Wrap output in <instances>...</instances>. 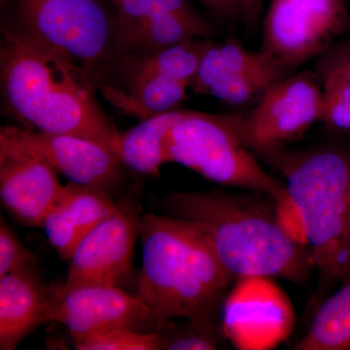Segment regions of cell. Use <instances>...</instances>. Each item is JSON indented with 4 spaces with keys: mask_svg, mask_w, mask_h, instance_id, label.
Instances as JSON below:
<instances>
[{
    "mask_svg": "<svg viewBox=\"0 0 350 350\" xmlns=\"http://www.w3.org/2000/svg\"><path fill=\"white\" fill-rule=\"evenodd\" d=\"M282 204L264 193L211 190L169 193L158 208L194 223L234 280L278 278L300 284L314 265L305 241L283 223Z\"/></svg>",
    "mask_w": 350,
    "mask_h": 350,
    "instance_id": "cell-1",
    "label": "cell"
},
{
    "mask_svg": "<svg viewBox=\"0 0 350 350\" xmlns=\"http://www.w3.org/2000/svg\"><path fill=\"white\" fill-rule=\"evenodd\" d=\"M0 80L6 111L25 128L87 138L117 155L120 133L98 103L94 83L75 64L5 29Z\"/></svg>",
    "mask_w": 350,
    "mask_h": 350,
    "instance_id": "cell-2",
    "label": "cell"
},
{
    "mask_svg": "<svg viewBox=\"0 0 350 350\" xmlns=\"http://www.w3.org/2000/svg\"><path fill=\"white\" fill-rule=\"evenodd\" d=\"M139 239L137 295L155 315L158 332L179 317L218 322L219 308L236 280L218 261L204 232L185 219L145 213Z\"/></svg>",
    "mask_w": 350,
    "mask_h": 350,
    "instance_id": "cell-3",
    "label": "cell"
},
{
    "mask_svg": "<svg viewBox=\"0 0 350 350\" xmlns=\"http://www.w3.org/2000/svg\"><path fill=\"white\" fill-rule=\"evenodd\" d=\"M282 175L324 284L350 275V149L286 148L258 157Z\"/></svg>",
    "mask_w": 350,
    "mask_h": 350,
    "instance_id": "cell-4",
    "label": "cell"
},
{
    "mask_svg": "<svg viewBox=\"0 0 350 350\" xmlns=\"http://www.w3.org/2000/svg\"><path fill=\"white\" fill-rule=\"evenodd\" d=\"M13 31L84 71L96 90L117 56L118 13L105 0H18Z\"/></svg>",
    "mask_w": 350,
    "mask_h": 350,
    "instance_id": "cell-5",
    "label": "cell"
},
{
    "mask_svg": "<svg viewBox=\"0 0 350 350\" xmlns=\"http://www.w3.org/2000/svg\"><path fill=\"white\" fill-rule=\"evenodd\" d=\"M165 163H176L224 187L264 193L287 202L283 181L271 176L239 139L232 113L188 110L165 135Z\"/></svg>",
    "mask_w": 350,
    "mask_h": 350,
    "instance_id": "cell-6",
    "label": "cell"
},
{
    "mask_svg": "<svg viewBox=\"0 0 350 350\" xmlns=\"http://www.w3.org/2000/svg\"><path fill=\"white\" fill-rule=\"evenodd\" d=\"M213 42L196 38L160 49L118 54L98 91L122 112L140 120L180 108Z\"/></svg>",
    "mask_w": 350,
    "mask_h": 350,
    "instance_id": "cell-7",
    "label": "cell"
},
{
    "mask_svg": "<svg viewBox=\"0 0 350 350\" xmlns=\"http://www.w3.org/2000/svg\"><path fill=\"white\" fill-rule=\"evenodd\" d=\"M322 89L310 71L288 75L269 88L250 112L232 113L234 131L257 157L285 148L320 121Z\"/></svg>",
    "mask_w": 350,
    "mask_h": 350,
    "instance_id": "cell-8",
    "label": "cell"
},
{
    "mask_svg": "<svg viewBox=\"0 0 350 350\" xmlns=\"http://www.w3.org/2000/svg\"><path fill=\"white\" fill-rule=\"evenodd\" d=\"M347 24L342 0H271L260 51L293 70L323 54Z\"/></svg>",
    "mask_w": 350,
    "mask_h": 350,
    "instance_id": "cell-9",
    "label": "cell"
},
{
    "mask_svg": "<svg viewBox=\"0 0 350 350\" xmlns=\"http://www.w3.org/2000/svg\"><path fill=\"white\" fill-rule=\"evenodd\" d=\"M137 188L118 202V211L84 237L68 261L64 289L120 286L130 273L133 250L139 238L142 206Z\"/></svg>",
    "mask_w": 350,
    "mask_h": 350,
    "instance_id": "cell-10",
    "label": "cell"
},
{
    "mask_svg": "<svg viewBox=\"0 0 350 350\" xmlns=\"http://www.w3.org/2000/svg\"><path fill=\"white\" fill-rule=\"evenodd\" d=\"M50 323L68 329L72 340L111 328L158 332L155 315L138 295L120 286L51 287Z\"/></svg>",
    "mask_w": 350,
    "mask_h": 350,
    "instance_id": "cell-11",
    "label": "cell"
},
{
    "mask_svg": "<svg viewBox=\"0 0 350 350\" xmlns=\"http://www.w3.org/2000/svg\"><path fill=\"white\" fill-rule=\"evenodd\" d=\"M0 133L42 159L73 183L100 189L113 197L125 179L124 165L118 156L93 140L25 126H4Z\"/></svg>",
    "mask_w": 350,
    "mask_h": 350,
    "instance_id": "cell-12",
    "label": "cell"
},
{
    "mask_svg": "<svg viewBox=\"0 0 350 350\" xmlns=\"http://www.w3.org/2000/svg\"><path fill=\"white\" fill-rule=\"evenodd\" d=\"M56 170L0 133V198L9 215L27 228H42L64 185Z\"/></svg>",
    "mask_w": 350,
    "mask_h": 350,
    "instance_id": "cell-13",
    "label": "cell"
},
{
    "mask_svg": "<svg viewBox=\"0 0 350 350\" xmlns=\"http://www.w3.org/2000/svg\"><path fill=\"white\" fill-rule=\"evenodd\" d=\"M36 267L0 278V349L14 350L39 327L50 323L51 287Z\"/></svg>",
    "mask_w": 350,
    "mask_h": 350,
    "instance_id": "cell-14",
    "label": "cell"
},
{
    "mask_svg": "<svg viewBox=\"0 0 350 350\" xmlns=\"http://www.w3.org/2000/svg\"><path fill=\"white\" fill-rule=\"evenodd\" d=\"M187 111L180 107L154 115L142 120L131 130L120 133L117 156L124 167L137 174L159 176L165 163L163 138Z\"/></svg>",
    "mask_w": 350,
    "mask_h": 350,
    "instance_id": "cell-15",
    "label": "cell"
},
{
    "mask_svg": "<svg viewBox=\"0 0 350 350\" xmlns=\"http://www.w3.org/2000/svg\"><path fill=\"white\" fill-rule=\"evenodd\" d=\"M275 66L283 64L262 51L245 49L238 41H213L200 59L190 88L195 94H206L216 83Z\"/></svg>",
    "mask_w": 350,
    "mask_h": 350,
    "instance_id": "cell-16",
    "label": "cell"
},
{
    "mask_svg": "<svg viewBox=\"0 0 350 350\" xmlns=\"http://www.w3.org/2000/svg\"><path fill=\"white\" fill-rule=\"evenodd\" d=\"M326 299L296 345L297 350H350V275Z\"/></svg>",
    "mask_w": 350,
    "mask_h": 350,
    "instance_id": "cell-17",
    "label": "cell"
},
{
    "mask_svg": "<svg viewBox=\"0 0 350 350\" xmlns=\"http://www.w3.org/2000/svg\"><path fill=\"white\" fill-rule=\"evenodd\" d=\"M59 202L66 206L81 239L118 211V202L100 189L69 182L64 185Z\"/></svg>",
    "mask_w": 350,
    "mask_h": 350,
    "instance_id": "cell-18",
    "label": "cell"
},
{
    "mask_svg": "<svg viewBox=\"0 0 350 350\" xmlns=\"http://www.w3.org/2000/svg\"><path fill=\"white\" fill-rule=\"evenodd\" d=\"M290 71L283 66L251 71L238 77L216 83L207 90L206 96H213L228 105H244L257 96H262L275 83L289 75Z\"/></svg>",
    "mask_w": 350,
    "mask_h": 350,
    "instance_id": "cell-19",
    "label": "cell"
},
{
    "mask_svg": "<svg viewBox=\"0 0 350 350\" xmlns=\"http://www.w3.org/2000/svg\"><path fill=\"white\" fill-rule=\"evenodd\" d=\"M158 334L159 350H213L222 347L218 322L188 320L177 325L170 320Z\"/></svg>",
    "mask_w": 350,
    "mask_h": 350,
    "instance_id": "cell-20",
    "label": "cell"
},
{
    "mask_svg": "<svg viewBox=\"0 0 350 350\" xmlns=\"http://www.w3.org/2000/svg\"><path fill=\"white\" fill-rule=\"evenodd\" d=\"M323 78L320 121L337 130L350 131V80L333 68H319Z\"/></svg>",
    "mask_w": 350,
    "mask_h": 350,
    "instance_id": "cell-21",
    "label": "cell"
},
{
    "mask_svg": "<svg viewBox=\"0 0 350 350\" xmlns=\"http://www.w3.org/2000/svg\"><path fill=\"white\" fill-rule=\"evenodd\" d=\"M78 350H159L158 332L111 328L73 340Z\"/></svg>",
    "mask_w": 350,
    "mask_h": 350,
    "instance_id": "cell-22",
    "label": "cell"
},
{
    "mask_svg": "<svg viewBox=\"0 0 350 350\" xmlns=\"http://www.w3.org/2000/svg\"><path fill=\"white\" fill-rule=\"evenodd\" d=\"M42 228L52 247L62 259L68 262L82 239L68 209L59 200L46 214Z\"/></svg>",
    "mask_w": 350,
    "mask_h": 350,
    "instance_id": "cell-23",
    "label": "cell"
},
{
    "mask_svg": "<svg viewBox=\"0 0 350 350\" xmlns=\"http://www.w3.org/2000/svg\"><path fill=\"white\" fill-rule=\"evenodd\" d=\"M38 257L25 247L19 237L0 218V278L8 273L36 267Z\"/></svg>",
    "mask_w": 350,
    "mask_h": 350,
    "instance_id": "cell-24",
    "label": "cell"
},
{
    "mask_svg": "<svg viewBox=\"0 0 350 350\" xmlns=\"http://www.w3.org/2000/svg\"><path fill=\"white\" fill-rule=\"evenodd\" d=\"M319 68H333L350 80V43L331 51L320 62Z\"/></svg>",
    "mask_w": 350,
    "mask_h": 350,
    "instance_id": "cell-25",
    "label": "cell"
},
{
    "mask_svg": "<svg viewBox=\"0 0 350 350\" xmlns=\"http://www.w3.org/2000/svg\"><path fill=\"white\" fill-rule=\"evenodd\" d=\"M214 15L228 22L241 20L236 0H199Z\"/></svg>",
    "mask_w": 350,
    "mask_h": 350,
    "instance_id": "cell-26",
    "label": "cell"
},
{
    "mask_svg": "<svg viewBox=\"0 0 350 350\" xmlns=\"http://www.w3.org/2000/svg\"><path fill=\"white\" fill-rule=\"evenodd\" d=\"M241 21L246 25H255L259 21L265 0H236Z\"/></svg>",
    "mask_w": 350,
    "mask_h": 350,
    "instance_id": "cell-27",
    "label": "cell"
},
{
    "mask_svg": "<svg viewBox=\"0 0 350 350\" xmlns=\"http://www.w3.org/2000/svg\"><path fill=\"white\" fill-rule=\"evenodd\" d=\"M109 1L115 5V3H116L117 0H109Z\"/></svg>",
    "mask_w": 350,
    "mask_h": 350,
    "instance_id": "cell-28",
    "label": "cell"
},
{
    "mask_svg": "<svg viewBox=\"0 0 350 350\" xmlns=\"http://www.w3.org/2000/svg\"><path fill=\"white\" fill-rule=\"evenodd\" d=\"M117 1H118V0H117ZM117 1H116V2H117Z\"/></svg>",
    "mask_w": 350,
    "mask_h": 350,
    "instance_id": "cell-29",
    "label": "cell"
}]
</instances>
